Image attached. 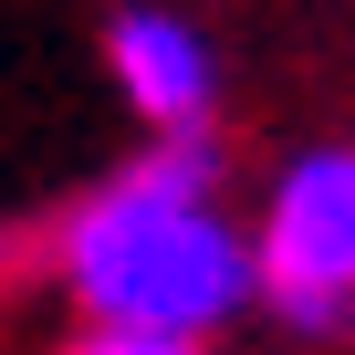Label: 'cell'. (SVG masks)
Segmentation results:
<instances>
[{
	"label": "cell",
	"instance_id": "cell-1",
	"mask_svg": "<svg viewBox=\"0 0 355 355\" xmlns=\"http://www.w3.org/2000/svg\"><path fill=\"white\" fill-rule=\"evenodd\" d=\"M53 261H63L84 324L167 334V345L220 334L251 303V230L220 209V146L178 136V146H146L136 167H115L63 220Z\"/></svg>",
	"mask_w": 355,
	"mask_h": 355
},
{
	"label": "cell",
	"instance_id": "cell-2",
	"mask_svg": "<svg viewBox=\"0 0 355 355\" xmlns=\"http://www.w3.org/2000/svg\"><path fill=\"white\" fill-rule=\"evenodd\" d=\"M251 303L293 334H334L355 313V146H313L272 178L251 230Z\"/></svg>",
	"mask_w": 355,
	"mask_h": 355
},
{
	"label": "cell",
	"instance_id": "cell-3",
	"mask_svg": "<svg viewBox=\"0 0 355 355\" xmlns=\"http://www.w3.org/2000/svg\"><path fill=\"white\" fill-rule=\"evenodd\" d=\"M105 73L125 94V115L146 125V146H178V136H209V94H220V53L189 11H157V0H136V11L105 21Z\"/></svg>",
	"mask_w": 355,
	"mask_h": 355
},
{
	"label": "cell",
	"instance_id": "cell-4",
	"mask_svg": "<svg viewBox=\"0 0 355 355\" xmlns=\"http://www.w3.org/2000/svg\"><path fill=\"white\" fill-rule=\"evenodd\" d=\"M63 355H199V345H167V334H115V324H84Z\"/></svg>",
	"mask_w": 355,
	"mask_h": 355
}]
</instances>
